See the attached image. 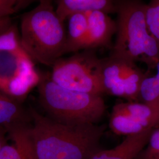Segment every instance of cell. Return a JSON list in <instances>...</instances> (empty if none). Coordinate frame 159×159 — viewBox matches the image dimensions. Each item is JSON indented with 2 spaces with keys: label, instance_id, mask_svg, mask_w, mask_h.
I'll return each mask as SVG.
<instances>
[{
  "label": "cell",
  "instance_id": "6",
  "mask_svg": "<svg viewBox=\"0 0 159 159\" xmlns=\"http://www.w3.org/2000/svg\"><path fill=\"white\" fill-rule=\"evenodd\" d=\"M51 80L73 91L102 96L106 93L102 77V59L94 50H84L61 57L51 66Z\"/></svg>",
  "mask_w": 159,
  "mask_h": 159
},
{
  "label": "cell",
  "instance_id": "18",
  "mask_svg": "<svg viewBox=\"0 0 159 159\" xmlns=\"http://www.w3.org/2000/svg\"><path fill=\"white\" fill-rule=\"evenodd\" d=\"M159 159V129H156L149 138L148 146L136 159Z\"/></svg>",
  "mask_w": 159,
  "mask_h": 159
},
{
  "label": "cell",
  "instance_id": "19",
  "mask_svg": "<svg viewBox=\"0 0 159 159\" xmlns=\"http://www.w3.org/2000/svg\"><path fill=\"white\" fill-rule=\"evenodd\" d=\"M13 25L11 17L0 16V35L6 33Z\"/></svg>",
  "mask_w": 159,
  "mask_h": 159
},
{
  "label": "cell",
  "instance_id": "12",
  "mask_svg": "<svg viewBox=\"0 0 159 159\" xmlns=\"http://www.w3.org/2000/svg\"><path fill=\"white\" fill-rule=\"evenodd\" d=\"M67 20L68 26L65 54L83 50L88 28L87 12H75L70 15Z\"/></svg>",
  "mask_w": 159,
  "mask_h": 159
},
{
  "label": "cell",
  "instance_id": "8",
  "mask_svg": "<svg viewBox=\"0 0 159 159\" xmlns=\"http://www.w3.org/2000/svg\"><path fill=\"white\" fill-rule=\"evenodd\" d=\"M87 14L88 28L83 50L109 46L117 32L116 21L102 11L87 12Z\"/></svg>",
  "mask_w": 159,
  "mask_h": 159
},
{
  "label": "cell",
  "instance_id": "9",
  "mask_svg": "<svg viewBox=\"0 0 159 159\" xmlns=\"http://www.w3.org/2000/svg\"><path fill=\"white\" fill-rule=\"evenodd\" d=\"M153 131L126 136L116 147L109 150L102 149L89 159H135L148 144Z\"/></svg>",
  "mask_w": 159,
  "mask_h": 159
},
{
  "label": "cell",
  "instance_id": "17",
  "mask_svg": "<svg viewBox=\"0 0 159 159\" xmlns=\"http://www.w3.org/2000/svg\"><path fill=\"white\" fill-rule=\"evenodd\" d=\"M12 141L0 152V159H31L26 150L20 143Z\"/></svg>",
  "mask_w": 159,
  "mask_h": 159
},
{
  "label": "cell",
  "instance_id": "14",
  "mask_svg": "<svg viewBox=\"0 0 159 159\" xmlns=\"http://www.w3.org/2000/svg\"><path fill=\"white\" fill-rule=\"evenodd\" d=\"M109 125L114 133L126 136L155 130L143 125L116 106H114L111 112Z\"/></svg>",
  "mask_w": 159,
  "mask_h": 159
},
{
  "label": "cell",
  "instance_id": "11",
  "mask_svg": "<svg viewBox=\"0 0 159 159\" xmlns=\"http://www.w3.org/2000/svg\"><path fill=\"white\" fill-rule=\"evenodd\" d=\"M31 121L29 109L24 107L23 102L0 91V126L8 130L29 124Z\"/></svg>",
  "mask_w": 159,
  "mask_h": 159
},
{
  "label": "cell",
  "instance_id": "1",
  "mask_svg": "<svg viewBox=\"0 0 159 159\" xmlns=\"http://www.w3.org/2000/svg\"><path fill=\"white\" fill-rule=\"evenodd\" d=\"M31 122L8 130V137L20 143L31 159H89L102 150L105 128L96 124L65 125L29 108Z\"/></svg>",
  "mask_w": 159,
  "mask_h": 159
},
{
  "label": "cell",
  "instance_id": "10",
  "mask_svg": "<svg viewBox=\"0 0 159 159\" xmlns=\"http://www.w3.org/2000/svg\"><path fill=\"white\" fill-rule=\"evenodd\" d=\"M58 16L65 22L75 12L102 11L108 14H115L116 0H54Z\"/></svg>",
  "mask_w": 159,
  "mask_h": 159
},
{
  "label": "cell",
  "instance_id": "3",
  "mask_svg": "<svg viewBox=\"0 0 159 159\" xmlns=\"http://www.w3.org/2000/svg\"><path fill=\"white\" fill-rule=\"evenodd\" d=\"M53 4L39 3L21 18L20 40L34 62L51 67L65 54L67 30Z\"/></svg>",
  "mask_w": 159,
  "mask_h": 159
},
{
  "label": "cell",
  "instance_id": "4",
  "mask_svg": "<svg viewBox=\"0 0 159 159\" xmlns=\"http://www.w3.org/2000/svg\"><path fill=\"white\" fill-rule=\"evenodd\" d=\"M40 106L48 117L71 125L96 124L105 113L102 96L73 91L55 83L50 73L41 74L37 87Z\"/></svg>",
  "mask_w": 159,
  "mask_h": 159
},
{
  "label": "cell",
  "instance_id": "13",
  "mask_svg": "<svg viewBox=\"0 0 159 159\" xmlns=\"http://www.w3.org/2000/svg\"><path fill=\"white\" fill-rule=\"evenodd\" d=\"M148 128L156 129L159 126V106L146 102H129L115 105Z\"/></svg>",
  "mask_w": 159,
  "mask_h": 159
},
{
  "label": "cell",
  "instance_id": "21",
  "mask_svg": "<svg viewBox=\"0 0 159 159\" xmlns=\"http://www.w3.org/2000/svg\"><path fill=\"white\" fill-rule=\"evenodd\" d=\"M157 70V73L156 74H155L154 75H153V78L154 80V81H156V83L158 84L159 86V61L158 63L157 64L156 66V68Z\"/></svg>",
  "mask_w": 159,
  "mask_h": 159
},
{
  "label": "cell",
  "instance_id": "2",
  "mask_svg": "<svg viewBox=\"0 0 159 159\" xmlns=\"http://www.w3.org/2000/svg\"><path fill=\"white\" fill-rule=\"evenodd\" d=\"M142 0H116V39L111 55L156 68L159 42L150 33Z\"/></svg>",
  "mask_w": 159,
  "mask_h": 159
},
{
  "label": "cell",
  "instance_id": "7",
  "mask_svg": "<svg viewBox=\"0 0 159 159\" xmlns=\"http://www.w3.org/2000/svg\"><path fill=\"white\" fill-rule=\"evenodd\" d=\"M133 61L110 55L102 59V77L106 93L130 102L140 98L143 80L147 76Z\"/></svg>",
  "mask_w": 159,
  "mask_h": 159
},
{
  "label": "cell",
  "instance_id": "20",
  "mask_svg": "<svg viewBox=\"0 0 159 159\" xmlns=\"http://www.w3.org/2000/svg\"><path fill=\"white\" fill-rule=\"evenodd\" d=\"M7 137H8V130L4 127L0 126V152L7 144Z\"/></svg>",
  "mask_w": 159,
  "mask_h": 159
},
{
  "label": "cell",
  "instance_id": "15",
  "mask_svg": "<svg viewBox=\"0 0 159 159\" xmlns=\"http://www.w3.org/2000/svg\"><path fill=\"white\" fill-rule=\"evenodd\" d=\"M146 19L150 33L159 42V0H149L146 4Z\"/></svg>",
  "mask_w": 159,
  "mask_h": 159
},
{
  "label": "cell",
  "instance_id": "5",
  "mask_svg": "<svg viewBox=\"0 0 159 159\" xmlns=\"http://www.w3.org/2000/svg\"><path fill=\"white\" fill-rule=\"evenodd\" d=\"M34 63L21 46L16 25L0 35V91L23 102L40 82Z\"/></svg>",
  "mask_w": 159,
  "mask_h": 159
},
{
  "label": "cell",
  "instance_id": "22",
  "mask_svg": "<svg viewBox=\"0 0 159 159\" xmlns=\"http://www.w3.org/2000/svg\"><path fill=\"white\" fill-rule=\"evenodd\" d=\"M54 0H38L39 3H49L53 4Z\"/></svg>",
  "mask_w": 159,
  "mask_h": 159
},
{
  "label": "cell",
  "instance_id": "16",
  "mask_svg": "<svg viewBox=\"0 0 159 159\" xmlns=\"http://www.w3.org/2000/svg\"><path fill=\"white\" fill-rule=\"evenodd\" d=\"M38 0H0V16L10 17Z\"/></svg>",
  "mask_w": 159,
  "mask_h": 159
}]
</instances>
